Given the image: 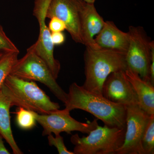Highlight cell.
Listing matches in <instances>:
<instances>
[{
	"label": "cell",
	"mask_w": 154,
	"mask_h": 154,
	"mask_svg": "<svg viewBox=\"0 0 154 154\" xmlns=\"http://www.w3.org/2000/svg\"><path fill=\"white\" fill-rule=\"evenodd\" d=\"M64 105L65 109L70 112L80 109L91 113L109 127L126 128V106L113 103L102 95L87 91L77 83L70 85Z\"/></svg>",
	"instance_id": "1"
},
{
	"label": "cell",
	"mask_w": 154,
	"mask_h": 154,
	"mask_svg": "<svg viewBox=\"0 0 154 154\" xmlns=\"http://www.w3.org/2000/svg\"><path fill=\"white\" fill-rule=\"evenodd\" d=\"M126 54L115 50L86 47L84 54L85 80L83 88L102 95V88L107 77L113 72L128 69Z\"/></svg>",
	"instance_id": "2"
},
{
	"label": "cell",
	"mask_w": 154,
	"mask_h": 154,
	"mask_svg": "<svg viewBox=\"0 0 154 154\" xmlns=\"http://www.w3.org/2000/svg\"><path fill=\"white\" fill-rule=\"evenodd\" d=\"M1 89L12 106L42 114H49L60 108L59 104L52 102L33 81L23 79L10 74Z\"/></svg>",
	"instance_id": "3"
},
{
	"label": "cell",
	"mask_w": 154,
	"mask_h": 154,
	"mask_svg": "<svg viewBox=\"0 0 154 154\" xmlns=\"http://www.w3.org/2000/svg\"><path fill=\"white\" fill-rule=\"evenodd\" d=\"M125 128L98 125L88 134L80 137L73 135L70 141L75 145L74 154H116L124 143Z\"/></svg>",
	"instance_id": "4"
},
{
	"label": "cell",
	"mask_w": 154,
	"mask_h": 154,
	"mask_svg": "<svg viewBox=\"0 0 154 154\" xmlns=\"http://www.w3.org/2000/svg\"><path fill=\"white\" fill-rule=\"evenodd\" d=\"M10 74L23 79L42 83L61 102L64 104L66 101L67 93L57 82L47 64L35 52L33 45L27 49L24 57L17 60Z\"/></svg>",
	"instance_id": "5"
},
{
	"label": "cell",
	"mask_w": 154,
	"mask_h": 154,
	"mask_svg": "<svg viewBox=\"0 0 154 154\" xmlns=\"http://www.w3.org/2000/svg\"><path fill=\"white\" fill-rule=\"evenodd\" d=\"M128 32L129 43L125 56L128 69L137 73L143 79L150 82V69L154 41L149 40L142 27L130 26Z\"/></svg>",
	"instance_id": "6"
},
{
	"label": "cell",
	"mask_w": 154,
	"mask_h": 154,
	"mask_svg": "<svg viewBox=\"0 0 154 154\" xmlns=\"http://www.w3.org/2000/svg\"><path fill=\"white\" fill-rule=\"evenodd\" d=\"M33 113L36 122L43 128V136L52 133L55 135L62 132L71 134L74 131L88 134L99 125L97 119L87 122L77 121L71 116L70 111L65 109H57L49 114H39L33 111Z\"/></svg>",
	"instance_id": "7"
},
{
	"label": "cell",
	"mask_w": 154,
	"mask_h": 154,
	"mask_svg": "<svg viewBox=\"0 0 154 154\" xmlns=\"http://www.w3.org/2000/svg\"><path fill=\"white\" fill-rule=\"evenodd\" d=\"M51 0H35L33 15L39 25V33L37 41L33 45L36 53L47 64L53 75L57 79L60 70V64L54 55V45L51 32L46 25V12Z\"/></svg>",
	"instance_id": "8"
},
{
	"label": "cell",
	"mask_w": 154,
	"mask_h": 154,
	"mask_svg": "<svg viewBox=\"0 0 154 154\" xmlns=\"http://www.w3.org/2000/svg\"><path fill=\"white\" fill-rule=\"evenodd\" d=\"M126 107L124 141L116 154H144L142 146V138L150 115L138 105Z\"/></svg>",
	"instance_id": "9"
},
{
	"label": "cell",
	"mask_w": 154,
	"mask_h": 154,
	"mask_svg": "<svg viewBox=\"0 0 154 154\" xmlns=\"http://www.w3.org/2000/svg\"><path fill=\"white\" fill-rule=\"evenodd\" d=\"M82 0H51L46 18L57 17L65 24L66 30L76 43L83 44L81 34V11Z\"/></svg>",
	"instance_id": "10"
},
{
	"label": "cell",
	"mask_w": 154,
	"mask_h": 154,
	"mask_svg": "<svg viewBox=\"0 0 154 154\" xmlns=\"http://www.w3.org/2000/svg\"><path fill=\"white\" fill-rule=\"evenodd\" d=\"M102 95L116 104L125 106L138 105L137 96L124 71L109 75L102 86Z\"/></svg>",
	"instance_id": "11"
},
{
	"label": "cell",
	"mask_w": 154,
	"mask_h": 154,
	"mask_svg": "<svg viewBox=\"0 0 154 154\" xmlns=\"http://www.w3.org/2000/svg\"><path fill=\"white\" fill-rule=\"evenodd\" d=\"M105 22L96 11L94 4L85 2L81 11V34L83 44L93 49L101 48L94 36L102 30Z\"/></svg>",
	"instance_id": "12"
},
{
	"label": "cell",
	"mask_w": 154,
	"mask_h": 154,
	"mask_svg": "<svg viewBox=\"0 0 154 154\" xmlns=\"http://www.w3.org/2000/svg\"><path fill=\"white\" fill-rule=\"evenodd\" d=\"M95 41L102 48L115 50L126 54L129 43L128 32L119 30L112 21H106Z\"/></svg>",
	"instance_id": "13"
},
{
	"label": "cell",
	"mask_w": 154,
	"mask_h": 154,
	"mask_svg": "<svg viewBox=\"0 0 154 154\" xmlns=\"http://www.w3.org/2000/svg\"><path fill=\"white\" fill-rule=\"evenodd\" d=\"M125 73L137 96L139 106L149 115H154V85L129 69Z\"/></svg>",
	"instance_id": "14"
},
{
	"label": "cell",
	"mask_w": 154,
	"mask_h": 154,
	"mask_svg": "<svg viewBox=\"0 0 154 154\" xmlns=\"http://www.w3.org/2000/svg\"><path fill=\"white\" fill-rule=\"evenodd\" d=\"M12 107L11 101L0 90V135L5 139L15 154L23 152L16 143L11 129L10 109Z\"/></svg>",
	"instance_id": "15"
},
{
	"label": "cell",
	"mask_w": 154,
	"mask_h": 154,
	"mask_svg": "<svg viewBox=\"0 0 154 154\" xmlns=\"http://www.w3.org/2000/svg\"><path fill=\"white\" fill-rule=\"evenodd\" d=\"M144 154H154V115H150L141 140Z\"/></svg>",
	"instance_id": "16"
},
{
	"label": "cell",
	"mask_w": 154,
	"mask_h": 154,
	"mask_svg": "<svg viewBox=\"0 0 154 154\" xmlns=\"http://www.w3.org/2000/svg\"><path fill=\"white\" fill-rule=\"evenodd\" d=\"M19 52L8 53L0 58V90L18 59Z\"/></svg>",
	"instance_id": "17"
},
{
	"label": "cell",
	"mask_w": 154,
	"mask_h": 154,
	"mask_svg": "<svg viewBox=\"0 0 154 154\" xmlns=\"http://www.w3.org/2000/svg\"><path fill=\"white\" fill-rule=\"evenodd\" d=\"M15 113L17 114L16 121L17 125L21 129H32L36 125V121L33 111L19 107Z\"/></svg>",
	"instance_id": "18"
},
{
	"label": "cell",
	"mask_w": 154,
	"mask_h": 154,
	"mask_svg": "<svg viewBox=\"0 0 154 154\" xmlns=\"http://www.w3.org/2000/svg\"><path fill=\"white\" fill-rule=\"evenodd\" d=\"M13 52H19V50L7 36L0 25V54H5Z\"/></svg>",
	"instance_id": "19"
},
{
	"label": "cell",
	"mask_w": 154,
	"mask_h": 154,
	"mask_svg": "<svg viewBox=\"0 0 154 154\" xmlns=\"http://www.w3.org/2000/svg\"><path fill=\"white\" fill-rule=\"evenodd\" d=\"M48 144L50 146H54L57 149L59 154H74L73 152H71L67 149L64 142L63 137L60 134L56 135L54 137L52 134L48 135Z\"/></svg>",
	"instance_id": "20"
},
{
	"label": "cell",
	"mask_w": 154,
	"mask_h": 154,
	"mask_svg": "<svg viewBox=\"0 0 154 154\" xmlns=\"http://www.w3.org/2000/svg\"><path fill=\"white\" fill-rule=\"evenodd\" d=\"M51 19L48 28L51 32H63L66 30L65 24L61 20L57 17H53Z\"/></svg>",
	"instance_id": "21"
},
{
	"label": "cell",
	"mask_w": 154,
	"mask_h": 154,
	"mask_svg": "<svg viewBox=\"0 0 154 154\" xmlns=\"http://www.w3.org/2000/svg\"><path fill=\"white\" fill-rule=\"evenodd\" d=\"M51 38L54 45H60L65 40V36L62 32H51Z\"/></svg>",
	"instance_id": "22"
},
{
	"label": "cell",
	"mask_w": 154,
	"mask_h": 154,
	"mask_svg": "<svg viewBox=\"0 0 154 154\" xmlns=\"http://www.w3.org/2000/svg\"><path fill=\"white\" fill-rule=\"evenodd\" d=\"M150 82L154 85V44L152 46L151 62L150 69Z\"/></svg>",
	"instance_id": "23"
},
{
	"label": "cell",
	"mask_w": 154,
	"mask_h": 154,
	"mask_svg": "<svg viewBox=\"0 0 154 154\" xmlns=\"http://www.w3.org/2000/svg\"><path fill=\"white\" fill-rule=\"evenodd\" d=\"M3 139L2 137L0 135V154H10V153L5 146Z\"/></svg>",
	"instance_id": "24"
},
{
	"label": "cell",
	"mask_w": 154,
	"mask_h": 154,
	"mask_svg": "<svg viewBox=\"0 0 154 154\" xmlns=\"http://www.w3.org/2000/svg\"><path fill=\"white\" fill-rule=\"evenodd\" d=\"M86 3H89V4H94V3L96 2V0H82Z\"/></svg>",
	"instance_id": "25"
},
{
	"label": "cell",
	"mask_w": 154,
	"mask_h": 154,
	"mask_svg": "<svg viewBox=\"0 0 154 154\" xmlns=\"http://www.w3.org/2000/svg\"><path fill=\"white\" fill-rule=\"evenodd\" d=\"M3 55H4V54H0V58L2 57V56Z\"/></svg>",
	"instance_id": "26"
}]
</instances>
